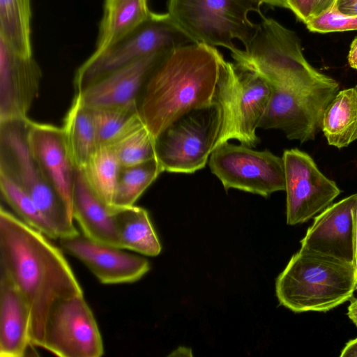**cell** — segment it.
Masks as SVG:
<instances>
[{"label": "cell", "mask_w": 357, "mask_h": 357, "mask_svg": "<svg viewBox=\"0 0 357 357\" xmlns=\"http://www.w3.org/2000/svg\"><path fill=\"white\" fill-rule=\"evenodd\" d=\"M169 52L155 53L114 70L75 96L83 106L90 109L138 107L149 75Z\"/></svg>", "instance_id": "obj_15"}, {"label": "cell", "mask_w": 357, "mask_h": 357, "mask_svg": "<svg viewBox=\"0 0 357 357\" xmlns=\"http://www.w3.org/2000/svg\"><path fill=\"white\" fill-rule=\"evenodd\" d=\"M285 175L287 223L295 225L314 218L330 206L341 190L312 158L298 149L282 155Z\"/></svg>", "instance_id": "obj_13"}, {"label": "cell", "mask_w": 357, "mask_h": 357, "mask_svg": "<svg viewBox=\"0 0 357 357\" xmlns=\"http://www.w3.org/2000/svg\"><path fill=\"white\" fill-rule=\"evenodd\" d=\"M116 220L120 248L146 256L160 254V243L144 208L135 205L117 208Z\"/></svg>", "instance_id": "obj_23"}, {"label": "cell", "mask_w": 357, "mask_h": 357, "mask_svg": "<svg viewBox=\"0 0 357 357\" xmlns=\"http://www.w3.org/2000/svg\"><path fill=\"white\" fill-rule=\"evenodd\" d=\"M112 146L121 167L139 165L155 158V137L145 124Z\"/></svg>", "instance_id": "obj_30"}, {"label": "cell", "mask_w": 357, "mask_h": 357, "mask_svg": "<svg viewBox=\"0 0 357 357\" xmlns=\"http://www.w3.org/2000/svg\"><path fill=\"white\" fill-rule=\"evenodd\" d=\"M41 78L33 56L19 54L0 37V122L29 118Z\"/></svg>", "instance_id": "obj_16"}, {"label": "cell", "mask_w": 357, "mask_h": 357, "mask_svg": "<svg viewBox=\"0 0 357 357\" xmlns=\"http://www.w3.org/2000/svg\"><path fill=\"white\" fill-rule=\"evenodd\" d=\"M27 140L47 179L72 213V195L77 168L63 128L30 120Z\"/></svg>", "instance_id": "obj_18"}, {"label": "cell", "mask_w": 357, "mask_h": 357, "mask_svg": "<svg viewBox=\"0 0 357 357\" xmlns=\"http://www.w3.org/2000/svg\"><path fill=\"white\" fill-rule=\"evenodd\" d=\"M60 244L68 253L80 260L102 284L133 282L149 270V264L144 257L92 241L84 235L61 238Z\"/></svg>", "instance_id": "obj_17"}, {"label": "cell", "mask_w": 357, "mask_h": 357, "mask_svg": "<svg viewBox=\"0 0 357 357\" xmlns=\"http://www.w3.org/2000/svg\"><path fill=\"white\" fill-rule=\"evenodd\" d=\"M194 43L168 13L152 12L135 32L98 55H91L77 70L75 93L101 77L149 55Z\"/></svg>", "instance_id": "obj_9"}, {"label": "cell", "mask_w": 357, "mask_h": 357, "mask_svg": "<svg viewBox=\"0 0 357 357\" xmlns=\"http://www.w3.org/2000/svg\"><path fill=\"white\" fill-rule=\"evenodd\" d=\"M61 357H100L104 349L96 321L83 294L56 301L49 312L40 345Z\"/></svg>", "instance_id": "obj_12"}, {"label": "cell", "mask_w": 357, "mask_h": 357, "mask_svg": "<svg viewBox=\"0 0 357 357\" xmlns=\"http://www.w3.org/2000/svg\"><path fill=\"white\" fill-rule=\"evenodd\" d=\"M116 210L94 192L81 169H77L72 195V213L83 235L92 241L120 248Z\"/></svg>", "instance_id": "obj_20"}, {"label": "cell", "mask_w": 357, "mask_h": 357, "mask_svg": "<svg viewBox=\"0 0 357 357\" xmlns=\"http://www.w3.org/2000/svg\"><path fill=\"white\" fill-rule=\"evenodd\" d=\"M338 0H314L312 17L318 16L337 5Z\"/></svg>", "instance_id": "obj_33"}, {"label": "cell", "mask_w": 357, "mask_h": 357, "mask_svg": "<svg viewBox=\"0 0 357 357\" xmlns=\"http://www.w3.org/2000/svg\"><path fill=\"white\" fill-rule=\"evenodd\" d=\"M163 172L156 158L143 163L121 167L112 207L124 208L134 206V204Z\"/></svg>", "instance_id": "obj_28"}, {"label": "cell", "mask_w": 357, "mask_h": 357, "mask_svg": "<svg viewBox=\"0 0 357 357\" xmlns=\"http://www.w3.org/2000/svg\"><path fill=\"white\" fill-rule=\"evenodd\" d=\"M357 289L354 263L301 248L275 283L281 305L295 312H326L349 301Z\"/></svg>", "instance_id": "obj_3"}, {"label": "cell", "mask_w": 357, "mask_h": 357, "mask_svg": "<svg viewBox=\"0 0 357 357\" xmlns=\"http://www.w3.org/2000/svg\"><path fill=\"white\" fill-rule=\"evenodd\" d=\"M357 193L331 204L314 217L301 248L355 264Z\"/></svg>", "instance_id": "obj_14"}, {"label": "cell", "mask_w": 357, "mask_h": 357, "mask_svg": "<svg viewBox=\"0 0 357 357\" xmlns=\"http://www.w3.org/2000/svg\"><path fill=\"white\" fill-rule=\"evenodd\" d=\"M348 62L352 68L357 70V36L353 40L350 45Z\"/></svg>", "instance_id": "obj_36"}, {"label": "cell", "mask_w": 357, "mask_h": 357, "mask_svg": "<svg viewBox=\"0 0 357 357\" xmlns=\"http://www.w3.org/2000/svg\"><path fill=\"white\" fill-rule=\"evenodd\" d=\"M222 110L214 100L181 116L155 138V158L163 172L191 174L204 167L214 149Z\"/></svg>", "instance_id": "obj_8"}, {"label": "cell", "mask_w": 357, "mask_h": 357, "mask_svg": "<svg viewBox=\"0 0 357 357\" xmlns=\"http://www.w3.org/2000/svg\"><path fill=\"white\" fill-rule=\"evenodd\" d=\"M355 265L357 273V220H356V254H355Z\"/></svg>", "instance_id": "obj_39"}, {"label": "cell", "mask_w": 357, "mask_h": 357, "mask_svg": "<svg viewBox=\"0 0 357 357\" xmlns=\"http://www.w3.org/2000/svg\"><path fill=\"white\" fill-rule=\"evenodd\" d=\"M289 9L304 24L312 17L314 0H287Z\"/></svg>", "instance_id": "obj_32"}, {"label": "cell", "mask_w": 357, "mask_h": 357, "mask_svg": "<svg viewBox=\"0 0 357 357\" xmlns=\"http://www.w3.org/2000/svg\"><path fill=\"white\" fill-rule=\"evenodd\" d=\"M29 303L10 276L0 273V356L22 357L31 342Z\"/></svg>", "instance_id": "obj_19"}, {"label": "cell", "mask_w": 357, "mask_h": 357, "mask_svg": "<svg viewBox=\"0 0 357 357\" xmlns=\"http://www.w3.org/2000/svg\"><path fill=\"white\" fill-rule=\"evenodd\" d=\"M30 119L0 122V173L33 199L52 224L59 238L79 234L66 204L47 179L34 158L27 140Z\"/></svg>", "instance_id": "obj_5"}, {"label": "cell", "mask_w": 357, "mask_h": 357, "mask_svg": "<svg viewBox=\"0 0 357 357\" xmlns=\"http://www.w3.org/2000/svg\"><path fill=\"white\" fill-rule=\"evenodd\" d=\"M98 146H114L144 124L137 106L91 109Z\"/></svg>", "instance_id": "obj_27"}, {"label": "cell", "mask_w": 357, "mask_h": 357, "mask_svg": "<svg viewBox=\"0 0 357 357\" xmlns=\"http://www.w3.org/2000/svg\"><path fill=\"white\" fill-rule=\"evenodd\" d=\"M31 0H0V37L17 53L33 56Z\"/></svg>", "instance_id": "obj_25"}, {"label": "cell", "mask_w": 357, "mask_h": 357, "mask_svg": "<svg viewBox=\"0 0 357 357\" xmlns=\"http://www.w3.org/2000/svg\"><path fill=\"white\" fill-rule=\"evenodd\" d=\"M262 3H266L271 6L279 7L282 8L289 9V6L287 0H259Z\"/></svg>", "instance_id": "obj_38"}, {"label": "cell", "mask_w": 357, "mask_h": 357, "mask_svg": "<svg viewBox=\"0 0 357 357\" xmlns=\"http://www.w3.org/2000/svg\"><path fill=\"white\" fill-rule=\"evenodd\" d=\"M148 0H105L96 49L98 55L135 32L151 17Z\"/></svg>", "instance_id": "obj_21"}, {"label": "cell", "mask_w": 357, "mask_h": 357, "mask_svg": "<svg viewBox=\"0 0 357 357\" xmlns=\"http://www.w3.org/2000/svg\"><path fill=\"white\" fill-rule=\"evenodd\" d=\"M271 86V95L259 128L280 129L289 139L301 143L314 139L324 111L339 90L335 79L297 89Z\"/></svg>", "instance_id": "obj_10"}, {"label": "cell", "mask_w": 357, "mask_h": 357, "mask_svg": "<svg viewBox=\"0 0 357 357\" xmlns=\"http://www.w3.org/2000/svg\"><path fill=\"white\" fill-rule=\"evenodd\" d=\"M341 357H357V337L349 340L340 355Z\"/></svg>", "instance_id": "obj_35"}, {"label": "cell", "mask_w": 357, "mask_h": 357, "mask_svg": "<svg viewBox=\"0 0 357 357\" xmlns=\"http://www.w3.org/2000/svg\"><path fill=\"white\" fill-rule=\"evenodd\" d=\"M336 6L344 14L357 15V0H338Z\"/></svg>", "instance_id": "obj_34"}, {"label": "cell", "mask_w": 357, "mask_h": 357, "mask_svg": "<svg viewBox=\"0 0 357 357\" xmlns=\"http://www.w3.org/2000/svg\"><path fill=\"white\" fill-rule=\"evenodd\" d=\"M222 57L215 47L190 43L172 50L157 65L138 101L155 138L181 116L214 102Z\"/></svg>", "instance_id": "obj_2"}, {"label": "cell", "mask_w": 357, "mask_h": 357, "mask_svg": "<svg viewBox=\"0 0 357 357\" xmlns=\"http://www.w3.org/2000/svg\"><path fill=\"white\" fill-rule=\"evenodd\" d=\"M121 165L112 146H99L81 169L94 192L112 207Z\"/></svg>", "instance_id": "obj_26"}, {"label": "cell", "mask_w": 357, "mask_h": 357, "mask_svg": "<svg viewBox=\"0 0 357 357\" xmlns=\"http://www.w3.org/2000/svg\"><path fill=\"white\" fill-rule=\"evenodd\" d=\"M321 128L328 144L337 149L357 139V85L337 93L324 111Z\"/></svg>", "instance_id": "obj_22"}, {"label": "cell", "mask_w": 357, "mask_h": 357, "mask_svg": "<svg viewBox=\"0 0 357 357\" xmlns=\"http://www.w3.org/2000/svg\"><path fill=\"white\" fill-rule=\"evenodd\" d=\"M0 189L5 201L22 221L49 238H59L52 224L42 213L30 196L1 173H0Z\"/></svg>", "instance_id": "obj_29"}, {"label": "cell", "mask_w": 357, "mask_h": 357, "mask_svg": "<svg viewBox=\"0 0 357 357\" xmlns=\"http://www.w3.org/2000/svg\"><path fill=\"white\" fill-rule=\"evenodd\" d=\"M347 315L357 326V298L353 299L348 307Z\"/></svg>", "instance_id": "obj_37"}, {"label": "cell", "mask_w": 357, "mask_h": 357, "mask_svg": "<svg viewBox=\"0 0 357 357\" xmlns=\"http://www.w3.org/2000/svg\"><path fill=\"white\" fill-rule=\"evenodd\" d=\"M208 163L226 190L238 189L263 197L285 190L283 159L268 150L255 151L227 142L213 149Z\"/></svg>", "instance_id": "obj_11"}, {"label": "cell", "mask_w": 357, "mask_h": 357, "mask_svg": "<svg viewBox=\"0 0 357 357\" xmlns=\"http://www.w3.org/2000/svg\"><path fill=\"white\" fill-rule=\"evenodd\" d=\"M271 91L260 76L222 57L214 97L222 110V123L214 149L230 139L256 146L259 142L256 131Z\"/></svg>", "instance_id": "obj_7"}, {"label": "cell", "mask_w": 357, "mask_h": 357, "mask_svg": "<svg viewBox=\"0 0 357 357\" xmlns=\"http://www.w3.org/2000/svg\"><path fill=\"white\" fill-rule=\"evenodd\" d=\"M305 25L309 31L321 33L357 30V15L344 14L335 6L318 16L312 17Z\"/></svg>", "instance_id": "obj_31"}, {"label": "cell", "mask_w": 357, "mask_h": 357, "mask_svg": "<svg viewBox=\"0 0 357 357\" xmlns=\"http://www.w3.org/2000/svg\"><path fill=\"white\" fill-rule=\"evenodd\" d=\"M62 128L73 161L77 169H82L99 146L91 110L83 106L76 96Z\"/></svg>", "instance_id": "obj_24"}, {"label": "cell", "mask_w": 357, "mask_h": 357, "mask_svg": "<svg viewBox=\"0 0 357 357\" xmlns=\"http://www.w3.org/2000/svg\"><path fill=\"white\" fill-rule=\"evenodd\" d=\"M261 22L249 45L231 51L235 63L252 71L273 86L297 89L332 81L314 68L303 53L296 33L275 20L261 16Z\"/></svg>", "instance_id": "obj_4"}, {"label": "cell", "mask_w": 357, "mask_h": 357, "mask_svg": "<svg viewBox=\"0 0 357 357\" xmlns=\"http://www.w3.org/2000/svg\"><path fill=\"white\" fill-rule=\"evenodd\" d=\"M259 0H168V14L194 43L220 46L230 52L236 48L234 40L244 48L257 29L249 13L261 16Z\"/></svg>", "instance_id": "obj_6"}, {"label": "cell", "mask_w": 357, "mask_h": 357, "mask_svg": "<svg viewBox=\"0 0 357 357\" xmlns=\"http://www.w3.org/2000/svg\"><path fill=\"white\" fill-rule=\"evenodd\" d=\"M48 237L0 209V264L29 303L31 342L40 347L49 312L59 300L82 295L61 250Z\"/></svg>", "instance_id": "obj_1"}]
</instances>
